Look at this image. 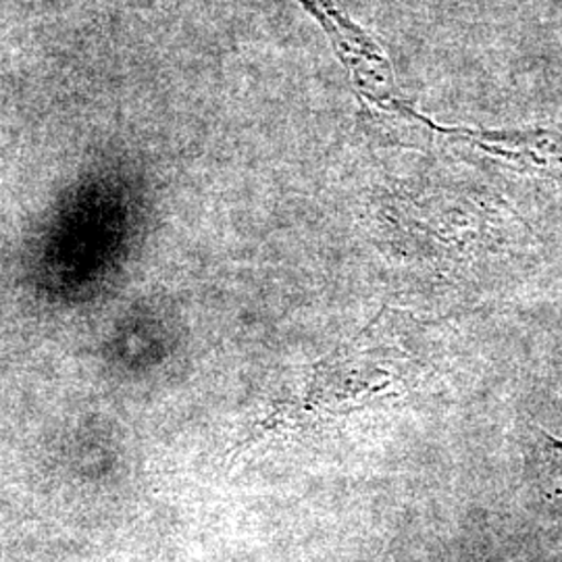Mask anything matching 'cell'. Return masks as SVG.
<instances>
[{
  "instance_id": "6da1fadb",
  "label": "cell",
  "mask_w": 562,
  "mask_h": 562,
  "mask_svg": "<svg viewBox=\"0 0 562 562\" xmlns=\"http://www.w3.org/2000/svg\"><path fill=\"white\" fill-rule=\"evenodd\" d=\"M538 471L552 496H562V442L543 438L538 448Z\"/></svg>"
}]
</instances>
